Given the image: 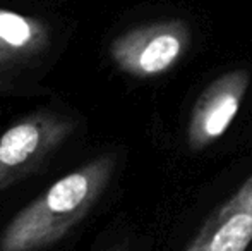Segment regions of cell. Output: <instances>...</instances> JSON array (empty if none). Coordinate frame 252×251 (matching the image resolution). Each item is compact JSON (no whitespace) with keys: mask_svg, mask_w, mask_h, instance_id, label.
Returning a JSON list of instances; mask_svg holds the SVG:
<instances>
[{"mask_svg":"<svg viewBox=\"0 0 252 251\" xmlns=\"http://www.w3.org/2000/svg\"><path fill=\"white\" fill-rule=\"evenodd\" d=\"M110 160H101L57 181L40 200L23 212L3 238L5 251H23L52 238L67 218L79 217L88 208L110 174Z\"/></svg>","mask_w":252,"mask_h":251,"instance_id":"cell-1","label":"cell"},{"mask_svg":"<svg viewBox=\"0 0 252 251\" xmlns=\"http://www.w3.org/2000/svg\"><path fill=\"white\" fill-rule=\"evenodd\" d=\"M190 45V30L180 19L130 28L110 45L113 62L134 77H155L177 66Z\"/></svg>","mask_w":252,"mask_h":251,"instance_id":"cell-2","label":"cell"},{"mask_svg":"<svg viewBox=\"0 0 252 251\" xmlns=\"http://www.w3.org/2000/svg\"><path fill=\"white\" fill-rule=\"evenodd\" d=\"M251 76L235 69L221 74L204 88L190 110L187 141L192 151H201L220 140L232 126L247 93Z\"/></svg>","mask_w":252,"mask_h":251,"instance_id":"cell-3","label":"cell"},{"mask_svg":"<svg viewBox=\"0 0 252 251\" xmlns=\"http://www.w3.org/2000/svg\"><path fill=\"white\" fill-rule=\"evenodd\" d=\"M252 241V176L202 224L184 251H246Z\"/></svg>","mask_w":252,"mask_h":251,"instance_id":"cell-4","label":"cell"},{"mask_svg":"<svg viewBox=\"0 0 252 251\" xmlns=\"http://www.w3.org/2000/svg\"><path fill=\"white\" fill-rule=\"evenodd\" d=\"M0 0V62L40 54L48 47L52 26L40 12H28Z\"/></svg>","mask_w":252,"mask_h":251,"instance_id":"cell-5","label":"cell"},{"mask_svg":"<svg viewBox=\"0 0 252 251\" xmlns=\"http://www.w3.org/2000/svg\"><path fill=\"white\" fill-rule=\"evenodd\" d=\"M41 143V129L33 122H23L10 127L0 138V165L16 167L21 165L38 150Z\"/></svg>","mask_w":252,"mask_h":251,"instance_id":"cell-6","label":"cell"},{"mask_svg":"<svg viewBox=\"0 0 252 251\" xmlns=\"http://www.w3.org/2000/svg\"><path fill=\"white\" fill-rule=\"evenodd\" d=\"M24 2H36V0H24ZM38 2H40V0H38Z\"/></svg>","mask_w":252,"mask_h":251,"instance_id":"cell-7","label":"cell"}]
</instances>
